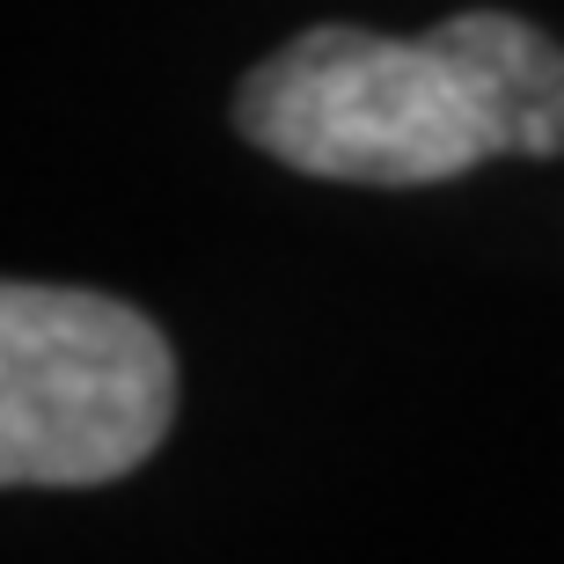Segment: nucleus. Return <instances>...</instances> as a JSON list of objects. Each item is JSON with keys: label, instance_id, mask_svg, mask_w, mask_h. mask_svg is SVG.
Here are the masks:
<instances>
[{"label": "nucleus", "instance_id": "3", "mask_svg": "<svg viewBox=\"0 0 564 564\" xmlns=\"http://www.w3.org/2000/svg\"><path fill=\"white\" fill-rule=\"evenodd\" d=\"M433 37L447 44L469 96L484 104L499 154H521V162L564 154V52L535 22L469 8V15H447Z\"/></svg>", "mask_w": 564, "mask_h": 564}, {"label": "nucleus", "instance_id": "2", "mask_svg": "<svg viewBox=\"0 0 564 564\" xmlns=\"http://www.w3.org/2000/svg\"><path fill=\"white\" fill-rule=\"evenodd\" d=\"M176 419V359L140 308L74 286L0 293V477L82 491L140 469Z\"/></svg>", "mask_w": 564, "mask_h": 564}, {"label": "nucleus", "instance_id": "1", "mask_svg": "<svg viewBox=\"0 0 564 564\" xmlns=\"http://www.w3.org/2000/svg\"><path fill=\"white\" fill-rule=\"evenodd\" d=\"M235 118L272 162L330 184H440L499 154L447 44L345 22L301 30L286 52L250 66Z\"/></svg>", "mask_w": 564, "mask_h": 564}]
</instances>
